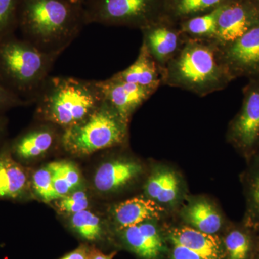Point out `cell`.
<instances>
[{"mask_svg":"<svg viewBox=\"0 0 259 259\" xmlns=\"http://www.w3.org/2000/svg\"><path fill=\"white\" fill-rule=\"evenodd\" d=\"M59 56L10 35L0 41V82L26 103L36 101Z\"/></svg>","mask_w":259,"mask_h":259,"instance_id":"cell-4","label":"cell"},{"mask_svg":"<svg viewBox=\"0 0 259 259\" xmlns=\"http://www.w3.org/2000/svg\"><path fill=\"white\" fill-rule=\"evenodd\" d=\"M259 25V7L253 0H232L221 8L216 42L229 45Z\"/></svg>","mask_w":259,"mask_h":259,"instance_id":"cell-7","label":"cell"},{"mask_svg":"<svg viewBox=\"0 0 259 259\" xmlns=\"http://www.w3.org/2000/svg\"><path fill=\"white\" fill-rule=\"evenodd\" d=\"M221 8L222 7L181 22L179 24L181 31L189 38L214 40L217 35L218 20Z\"/></svg>","mask_w":259,"mask_h":259,"instance_id":"cell-22","label":"cell"},{"mask_svg":"<svg viewBox=\"0 0 259 259\" xmlns=\"http://www.w3.org/2000/svg\"><path fill=\"white\" fill-rule=\"evenodd\" d=\"M224 245L227 259H247L251 250L250 237L238 230L230 232L227 235Z\"/></svg>","mask_w":259,"mask_h":259,"instance_id":"cell-24","label":"cell"},{"mask_svg":"<svg viewBox=\"0 0 259 259\" xmlns=\"http://www.w3.org/2000/svg\"><path fill=\"white\" fill-rule=\"evenodd\" d=\"M253 2L259 7V0H253Z\"/></svg>","mask_w":259,"mask_h":259,"instance_id":"cell-35","label":"cell"},{"mask_svg":"<svg viewBox=\"0 0 259 259\" xmlns=\"http://www.w3.org/2000/svg\"><path fill=\"white\" fill-rule=\"evenodd\" d=\"M171 259H202L197 253H194L186 248L185 246L179 244H174L172 250Z\"/></svg>","mask_w":259,"mask_h":259,"instance_id":"cell-30","label":"cell"},{"mask_svg":"<svg viewBox=\"0 0 259 259\" xmlns=\"http://www.w3.org/2000/svg\"><path fill=\"white\" fill-rule=\"evenodd\" d=\"M127 125L114 107L104 100L97 110L78 125L63 131L61 145L76 156H89L125 142Z\"/></svg>","mask_w":259,"mask_h":259,"instance_id":"cell-5","label":"cell"},{"mask_svg":"<svg viewBox=\"0 0 259 259\" xmlns=\"http://www.w3.org/2000/svg\"><path fill=\"white\" fill-rule=\"evenodd\" d=\"M145 190L150 199L156 203L170 204L178 197L180 183L173 171L161 169L148 178Z\"/></svg>","mask_w":259,"mask_h":259,"instance_id":"cell-20","label":"cell"},{"mask_svg":"<svg viewBox=\"0 0 259 259\" xmlns=\"http://www.w3.org/2000/svg\"><path fill=\"white\" fill-rule=\"evenodd\" d=\"M100 84L104 100L110 104L127 123L135 111L156 93L151 89L117 79L114 75L100 81Z\"/></svg>","mask_w":259,"mask_h":259,"instance_id":"cell-11","label":"cell"},{"mask_svg":"<svg viewBox=\"0 0 259 259\" xmlns=\"http://www.w3.org/2000/svg\"><path fill=\"white\" fill-rule=\"evenodd\" d=\"M28 186L23 167L5 150L0 153V198L17 199L23 197Z\"/></svg>","mask_w":259,"mask_h":259,"instance_id":"cell-17","label":"cell"},{"mask_svg":"<svg viewBox=\"0 0 259 259\" xmlns=\"http://www.w3.org/2000/svg\"><path fill=\"white\" fill-rule=\"evenodd\" d=\"M84 25L82 7L70 0H20L18 28L42 52L61 55Z\"/></svg>","mask_w":259,"mask_h":259,"instance_id":"cell-1","label":"cell"},{"mask_svg":"<svg viewBox=\"0 0 259 259\" xmlns=\"http://www.w3.org/2000/svg\"><path fill=\"white\" fill-rule=\"evenodd\" d=\"M185 218L195 229L214 234L222 226V218L212 204L205 201L191 204L185 209Z\"/></svg>","mask_w":259,"mask_h":259,"instance_id":"cell-21","label":"cell"},{"mask_svg":"<svg viewBox=\"0 0 259 259\" xmlns=\"http://www.w3.org/2000/svg\"><path fill=\"white\" fill-rule=\"evenodd\" d=\"M70 1H71V3H74V4L81 5L83 4V2H84L85 0H70Z\"/></svg>","mask_w":259,"mask_h":259,"instance_id":"cell-34","label":"cell"},{"mask_svg":"<svg viewBox=\"0 0 259 259\" xmlns=\"http://www.w3.org/2000/svg\"><path fill=\"white\" fill-rule=\"evenodd\" d=\"M51 125L49 123V125L31 130L19 137L13 146L15 156L21 160H30L50 151L57 139Z\"/></svg>","mask_w":259,"mask_h":259,"instance_id":"cell-18","label":"cell"},{"mask_svg":"<svg viewBox=\"0 0 259 259\" xmlns=\"http://www.w3.org/2000/svg\"><path fill=\"white\" fill-rule=\"evenodd\" d=\"M20 0H0V41L18 27Z\"/></svg>","mask_w":259,"mask_h":259,"instance_id":"cell-25","label":"cell"},{"mask_svg":"<svg viewBox=\"0 0 259 259\" xmlns=\"http://www.w3.org/2000/svg\"><path fill=\"white\" fill-rule=\"evenodd\" d=\"M90 250L85 245H81L73 251L64 255L61 259H89Z\"/></svg>","mask_w":259,"mask_h":259,"instance_id":"cell-31","label":"cell"},{"mask_svg":"<svg viewBox=\"0 0 259 259\" xmlns=\"http://www.w3.org/2000/svg\"><path fill=\"white\" fill-rule=\"evenodd\" d=\"M252 196L257 207L259 208V172L255 177L252 185Z\"/></svg>","mask_w":259,"mask_h":259,"instance_id":"cell-33","label":"cell"},{"mask_svg":"<svg viewBox=\"0 0 259 259\" xmlns=\"http://www.w3.org/2000/svg\"><path fill=\"white\" fill-rule=\"evenodd\" d=\"M58 207L61 211L67 213H74L88 209L89 199L88 195L83 191L73 192L59 199Z\"/></svg>","mask_w":259,"mask_h":259,"instance_id":"cell-27","label":"cell"},{"mask_svg":"<svg viewBox=\"0 0 259 259\" xmlns=\"http://www.w3.org/2000/svg\"><path fill=\"white\" fill-rule=\"evenodd\" d=\"M71 225L75 232L86 241H95L101 238L100 219L88 209L72 214Z\"/></svg>","mask_w":259,"mask_h":259,"instance_id":"cell-23","label":"cell"},{"mask_svg":"<svg viewBox=\"0 0 259 259\" xmlns=\"http://www.w3.org/2000/svg\"><path fill=\"white\" fill-rule=\"evenodd\" d=\"M100 81L49 76L37 97V115L63 131L81 123L104 102Z\"/></svg>","mask_w":259,"mask_h":259,"instance_id":"cell-3","label":"cell"},{"mask_svg":"<svg viewBox=\"0 0 259 259\" xmlns=\"http://www.w3.org/2000/svg\"><path fill=\"white\" fill-rule=\"evenodd\" d=\"M142 171V166L130 160H115L100 166L94 177V184L102 192H113L134 180Z\"/></svg>","mask_w":259,"mask_h":259,"instance_id":"cell-14","label":"cell"},{"mask_svg":"<svg viewBox=\"0 0 259 259\" xmlns=\"http://www.w3.org/2000/svg\"><path fill=\"white\" fill-rule=\"evenodd\" d=\"M232 0H164L163 15L174 23L221 8Z\"/></svg>","mask_w":259,"mask_h":259,"instance_id":"cell-19","label":"cell"},{"mask_svg":"<svg viewBox=\"0 0 259 259\" xmlns=\"http://www.w3.org/2000/svg\"><path fill=\"white\" fill-rule=\"evenodd\" d=\"M123 239L127 246L143 259L157 258L163 250L157 228L148 221L124 229Z\"/></svg>","mask_w":259,"mask_h":259,"instance_id":"cell-15","label":"cell"},{"mask_svg":"<svg viewBox=\"0 0 259 259\" xmlns=\"http://www.w3.org/2000/svg\"><path fill=\"white\" fill-rule=\"evenodd\" d=\"M53 166L61 174L64 180L68 182L73 190L79 187L81 182V177L79 170L74 164L69 162H54L51 163Z\"/></svg>","mask_w":259,"mask_h":259,"instance_id":"cell-28","label":"cell"},{"mask_svg":"<svg viewBox=\"0 0 259 259\" xmlns=\"http://www.w3.org/2000/svg\"><path fill=\"white\" fill-rule=\"evenodd\" d=\"M26 103L0 82V110Z\"/></svg>","mask_w":259,"mask_h":259,"instance_id":"cell-29","label":"cell"},{"mask_svg":"<svg viewBox=\"0 0 259 259\" xmlns=\"http://www.w3.org/2000/svg\"><path fill=\"white\" fill-rule=\"evenodd\" d=\"M32 185L35 193L46 202L57 199L54 187L53 174L49 166L37 170L32 176Z\"/></svg>","mask_w":259,"mask_h":259,"instance_id":"cell-26","label":"cell"},{"mask_svg":"<svg viewBox=\"0 0 259 259\" xmlns=\"http://www.w3.org/2000/svg\"><path fill=\"white\" fill-rule=\"evenodd\" d=\"M115 254V252H113L110 254H105L97 250H90L89 259H112Z\"/></svg>","mask_w":259,"mask_h":259,"instance_id":"cell-32","label":"cell"},{"mask_svg":"<svg viewBox=\"0 0 259 259\" xmlns=\"http://www.w3.org/2000/svg\"><path fill=\"white\" fill-rule=\"evenodd\" d=\"M141 31L142 44L163 69L178 54L188 38L181 31L179 25L164 17Z\"/></svg>","mask_w":259,"mask_h":259,"instance_id":"cell-8","label":"cell"},{"mask_svg":"<svg viewBox=\"0 0 259 259\" xmlns=\"http://www.w3.org/2000/svg\"><path fill=\"white\" fill-rule=\"evenodd\" d=\"M162 211L163 209L154 201L135 197L116 205L113 216L119 229L124 230L141 223L157 219Z\"/></svg>","mask_w":259,"mask_h":259,"instance_id":"cell-16","label":"cell"},{"mask_svg":"<svg viewBox=\"0 0 259 259\" xmlns=\"http://www.w3.org/2000/svg\"><path fill=\"white\" fill-rule=\"evenodd\" d=\"M221 48L223 59L235 79L243 76L259 78V25Z\"/></svg>","mask_w":259,"mask_h":259,"instance_id":"cell-9","label":"cell"},{"mask_svg":"<svg viewBox=\"0 0 259 259\" xmlns=\"http://www.w3.org/2000/svg\"><path fill=\"white\" fill-rule=\"evenodd\" d=\"M117 79L157 91L163 86V69L142 44L136 60L127 69L114 74Z\"/></svg>","mask_w":259,"mask_h":259,"instance_id":"cell-13","label":"cell"},{"mask_svg":"<svg viewBox=\"0 0 259 259\" xmlns=\"http://www.w3.org/2000/svg\"><path fill=\"white\" fill-rule=\"evenodd\" d=\"M164 0H85L86 25L100 24L142 30L164 17Z\"/></svg>","mask_w":259,"mask_h":259,"instance_id":"cell-6","label":"cell"},{"mask_svg":"<svg viewBox=\"0 0 259 259\" xmlns=\"http://www.w3.org/2000/svg\"><path fill=\"white\" fill-rule=\"evenodd\" d=\"M169 238L174 244L189 248L202 259H227L222 242L214 234L185 226L172 229Z\"/></svg>","mask_w":259,"mask_h":259,"instance_id":"cell-12","label":"cell"},{"mask_svg":"<svg viewBox=\"0 0 259 259\" xmlns=\"http://www.w3.org/2000/svg\"><path fill=\"white\" fill-rule=\"evenodd\" d=\"M231 139L244 148H250L259 140V78L250 79L243 90L241 111L232 123Z\"/></svg>","mask_w":259,"mask_h":259,"instance_id":"cell-10","label":"cell"},{"mask_svg":"<svg viewBox=\"0 0 259 259\" xmlns=\"http://www.w3.org/2000/svg\"><path fill=\"white\" fill-rule=\"evenodd\" d=\"M235 80L214 40L187 38L163 69V86L180 88L207 96L221 91Z\"/></svg>","mask_w":259,"mask_h":259,"instance_id":"cell-2","label":"cell"}]
</instances>
